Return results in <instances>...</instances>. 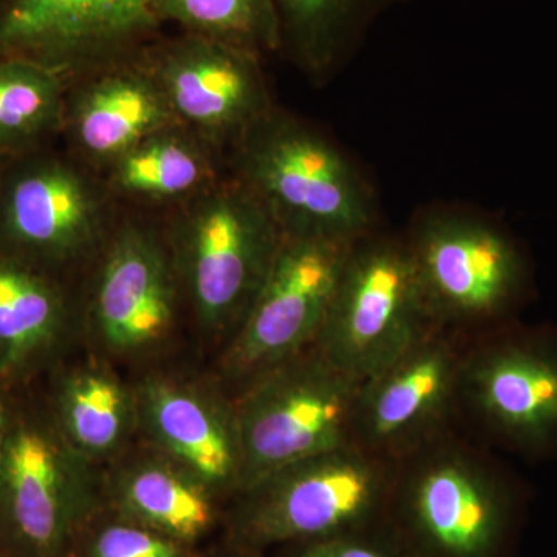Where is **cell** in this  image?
<instances>
[{"label":"cell","instance_id":"3","mask_svg":"<svg viewBox=\"0 0 557 557\" xmlns=\"http://www.w3.org/2000/svg\"><path fill=\"white\" fill-rule=\"evenodd\" d=\"M394 463L357 445L318 454L240 491L231 536L258 553L383 522Z\"/></svg>","mask_w":557,"mask_h":557},{"label":"cell","instance_id":"28","mask_svg":"<svg viewBox=\"0 0 557 557\" xmlns=\"http://www.w3.org/2000/svg\"><path fill=\"white\" fill-rule=\"evenodd\" d=\"M256 553L248 552V549H242L237 553V555L231 556V557H256Z\"/></svg>","mask_w":557,"mask_h":557},{"label":"cell","instance_id":"20","mask_svg":"<svg viewBox=\"0 0 557 557\" xmlns=\"http://www.w3.org/2000/svg\"><path fill=\"white\" fill-rule=\"evenodd\" d=\"M178 124L143 139L112 161V183L121 193L149 200L194 197L212 185L208 153Z\"/></svg>","mask_w":557,"mask_h":557},{"label":"cell","instance_id":"27","mask_svg":"<svg viewBox=\"0 0 557 557\" xmlns=\"http://www.w3.org/2000/svg\"><path fill=\"white\" fill-rule=\"evenodd\" d=\"M3 429H5V409H3L2 399H0V437H2Z\"/></svg>","mask_w":557,"mask_h":557},{"label":"cell","instance_id":"23","mask_svg":"<svg viewBox=\"0 0 557 557\" xmlns=\"http://www.w3.org/2000/svg\"><path fill=\"white\" fill-rule=\"evenodd\" d=\"M135 409V398L115 376L78 370L61 388L62 435L83 458L109 456L129 434Z\"/></svg>","mask_w":557,"mask_h":557},{"label":"cell","instance_id":"16","mask_svg":"<svg viewBox=\"0 0 557 557\" xmlns=\"http://www.w3.org/2000/svg\"><path fill=\"white\" fill-rule=\"evenodd\" d=\"M135 408L164 457L215 496L239 493L242 450L234 405L183 381L152 379L139 388Z\"/></svg>","mask_w":557,"mask_h":557},{"label":"cell","instance_id":"7","mask_svg":"<svg viewBox=\"0 0 557 557\" xmlns=\"http://www.w3.org/2000/svg\"><path fill=\"white\" fill-rule=\"evenodd\" d=\"M284 231L239 178L193 197L175 236V270L208 332H236L271 269Z\"/></svg>","mask_w":557,"mask_h":557},{"label":"cell","instance_id":"9","mask_svg":"<svg viewBox=\"0 0 557 557\" xmlns=\"http://www.w3.org/2000/svg\"><path fill=\"white\" fill-rule=\"evenodd\" d=\"M355 242L284 233L269 274L223 355L230 380L247 387L313 346Z\"/></svg>","mask_w":557,"mask_h":557},{"label":"cell","instance_id":"24","mask_svg":"<svg viewBox=\"0 0 557 557\" xmlns=\"http://www.w3.org/2000/svg\"><path fill=\"white\" fill-rule=\"evenodd\" d=\"M157 16L199 36L256 57L281 51L273 0H153Z\"/></svg>","mask_w":557,"mask_h":557},{"label":"cell","instance_id":"1","mask_svg":"<svg viewBox=\"0 0 557 557\" xmlns=\"http://www.w3.org/2000/svg\"><path fill=\"white\" fill-rule=\"evenodd\" d=\"M527 498L516 472L457 428L394 461L381 523L408 557H507Z\"/></svg>","mask_w":557,"mask_h":557},{"label":"cell","instance_id":"26","mask_svg":"<svg viewBox=\"0 0 557 557\" xmlns=\"http://www.w3.org/2000/svg\"><path fill=\"white\" fill-rule=\"evenodd\" d=\"M292 548L289 557H408L383 523L292 545Z\"/></svg>","mask_w":557,"mask_h":557},{"label":"cell","instance_id":"25","mask_svg":"<svg viewBox=\"0 0 557 557\" xmlns=\"http://www.w3.org/2000/svg\"><path fill=\"white\" fill-rule=\"evenodd\" d=\"M87 557H196L189 545L131 522L109 523L91 537Z\"/></svg>","mask_w":557,"mask_h":557},{"label":"cell","instance_id":"12","mask_svg":"<svg viewBox=\"0 0 557 557\" xmlns=\"http://www.w3.org/2000/svg\"><path fill=\"white\" fill-rule=\"evenodd\" d=\"M160 27L153 0H0V61L67 79L138 53Z\"/></svg>","mask_w":557,"mask_h":557},{"label":"cell","instance_id":"29","mask_svg":"<svg viewBox=\"0 0 557 557\" xmlns=\"http://www.w3.org/2000/svg\"><path fill=\"white\" fill-rule=\"evenodd\" d=\"M5 163H7L5 160L0 159V183H2L3 168H5Z\"/></svg>","mask_w":557,"mask_h":557},{"label":"cell","instance_id":"4","mask_svg":"<svg viewBox=\"0 0 557 557\" xmlns=\"http://www.w3.org/2000/svg\"><path fill=\"white\" fill-rule=\"evenodd\" d=\"M405 239L435 327L475 338L518 321L533 298L531 260L497 223L435 212Z\"/></svg>","mask_w":557,"mask_h":557},{"label":"cell","instance_id":"14","mask_svg":"<svg viewBox=\"0 0 557 557\" xmlns=\"http://www.w3.org/2000/svg\"><path fill=\"white\" fill-rule=\"evenodd\" d=\"M100 203L89 183L44 152L9 160L0 183V249L39 267L76 258L97 237Z\"/></svg>","mask_w":557,"mask_h":557},{"label":"cell","instance_id":"21","mask_svg":"<svg viewBox=\"0 0 557 557\" xmlns=\"http://www.w3.org/2000/svg\"><path fill=\"white\" fill-rule=\"evenodd\" d=\"M64 319V300L49 277L0 249V364H16L49 346Z\"/></svg>","mask_w":557,"mask_h":557},{"label":"cell","instance_id":"10","mask_svg":"<svg viewBox=\"0 0 557 557\" xmlns=\"http://www.w3.org/2000/svg\"><path fill=\"white\" fill-rule=\"evenodd\" d=\"M467 341L432 327L364 380L354 445L394 463L460 426L458 386Z\"/></svg>","mask_w":557,"mask_h":557},{"label":"cell","instance_id":"17","mask_svg":"<svg viewBox=\"0 0 557 557\" xmlns=\"http://www.w3.org/2000/svg\"><path fill=\"white\" fill-rule=\"evenodd\" d=\"M64 123L81 150L112 163L177 121L138 51L109 64L104 75L81 91L75 104L65 108Z\"/></svg>","mask_w":557,"mask_h":557},{"label":"cell","instance_id":"18","mask_svg":"<svg viewBox=\"0 0 557 557\" xmlns=\"http://www.w3.org/2000/svg\"><path fill=\"white\" fill-rule=\"evenodd\" d=\"M403 0H273L281 51L313 78L350 60L376 21Z\"/></svg>","mask_w":557,"mask_h":557},{"label":"cell","instance_id":"5","mask_svg":"<svg viewBox=\"0 0 557 557\" xmlns=\"http://www.w3.org/2000/svg\"><path fill=\"white\" fill-rule=\"evenodd\" d=\"M460 424L487 448L523 460L557 458V325L509 322L467 341Z\"/></svg>","mask_w":557,"mask_h":557},{"label":"cell","instance_id":"8","mask_svg":"<svg viewBox=\"0 0 557 557\" xmlns=\"http://www.w3.org/2000/svg\"><path fill=\"white\" fill-rule=\"evenodd\" d=\"M432 327L406 239L375 230L351 247L313 346L368 380Z\"/></svg>","mask_w":557,"mask_h":557},{"label":"cell","instance_id":"13","mask_svg":"<svg viewBox=\"0 0 557 557\" xmlns=\"http://www.w3.org/2000/svg\"><path fill=\"white\" fill-rule=\"evenodd\" d=\"M139 61L177 124L205 141L236 145L273 110L260 58L249 51L183 33L148 44Z\"/></svg>","mask_w":557,"mask_h":557},{"label":"cell","instance_id":"2","mask_svg":"<svg viewBox=\"0 0 557 557\" xmlns=\"http://www.w3.org/2000/svg\"><path fill=\"white\" fill-rule=\"evenodd\" d=\"M237 177L285 234L358 240L376 230L375 199L355 164L309 124L271 110L236 143Z\"/></svg>","mask_w":557,"mask_h":557},{"label":"cell","instance_id":"22","mask_svg":"<svg viewBox=\"0 0 557 557\" xmlns=\"http://www.w3.org/2000/svg\"><path fill=\"white\" fill-rule=\"evenodd\" d=\"M65 78L20 61H0V159L42 152L64 123Z\"/></svg>","mask_w":557,"mask_h":557},{"label":"cell","instance_id":"19","mask_svg":"<svg viewBox=\"0 0 557 557\" xmlns=\"http://www.w3.org/2000/svg\"><path fill=\"white\" fill-rule=\"evenodd\" d=\"M207 485L171 458L141 460L121 472L115 500L121 518L190 545L215 520Z\"/></svg>","mask_w":557,"mask_h":557},{"label":"cell","instance_id":"11","mask_svg":"<svg viewBox=\"0 0 557 557\" xmlns=\"http://www.w3.org/2000/svg\"><path fill=\"white\" fill-rule=\"evenodd\" d=\"M67 440L35 421H17L0 437V520L25 557H62L89 519V475Z\"/></svg>","mask_w":557,"mask_h":557},{"label":"cell","instance_id":"15","mask_svg":"<svg viewBox=\"0 0 557 557\" xmlns=\"http://www.w3.org/2000/svg\"><path fill=\"white\" fill-rule=\"evenodd\" d=\"M177 270L148 231L127 228L106 256L94 296L98 336L115 354H138L170 335Z\"/></svg>","mask_w":557,"mask_h":557},{"label":"cell","instance_id":"6","mask_svg":"<svg viewBox=\"0 0 557 557\" xmlns=\"http://www.w3.org/2000/svg\"><path fill=\"white\" fill-rule=\"evenodd\" d=\"M362 383L311 346L242 388L234 403L239 493L278 469L354 445Z\"/></svg>","mask_w":557,"mask_h":557}]
</instances>
